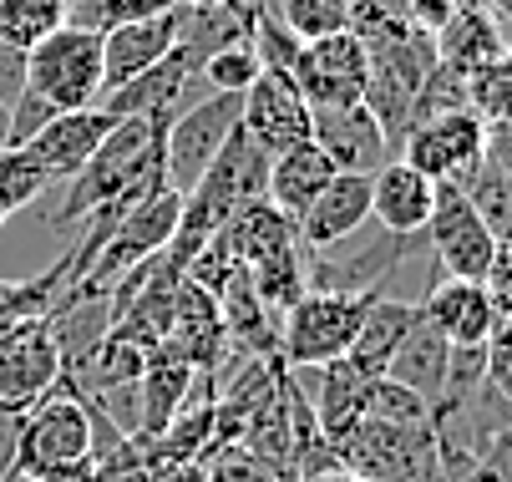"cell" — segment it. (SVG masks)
Instances as JSON below:
<instances>
[{
    "mask_svg": "<svg viewBox=\"0 0 512 482\" xmlns=\"http://www.w3.org/2000/svg\"><path fill=\"white\" fill-rule=\"evenodd\" d=\"M21 422H26V411H16V406H0V482H11V477H16Z\"/></svg>",
    "mask_w": 512,
    "mask_h": 482,
    "instance_id": "41",
    "label": "cell"
},
{
    "mask_svg": "<svg viewBox=\"0 0 512 482\" xmlns=\"http://www.w3.org/2000/svg\"><path fill=\"white\" fill-rule=\"evenodd\" d=\"M16 472L26 482H71L92 472V411L66 381L26 411Z\"/></svg>",
    "mask_w": 512,
    "mask_h": 482,
    "instance_id": "1",
    "label": "cell"
},
{
    "mask_svg": "<svg viewBox=\"0 0 512 482\" xmlns=\"http://www.w3.org/2000/svg\"><path fill=\"white\" fill-rule=\"evenodd\" d=\"M416 310L447 346H487L492 330L502 325L497 310H492L487 285H472V280H436L416 300Z\"/></svg>",
    "mask_w": 512,
    "mask_h": 482,
    "instance_id": "14",
    "label": "cell"
},
{
    "mask_svg": "<svg viewBox=\"0 0 512 482\" xmlns=\"http://www.w3.org/2000/svg\"><path fill=\"white\" fill-rule=\"evenodd\" d=\"M482 168L512 173V117L487 122V148H482Z\"/></svg>",
    "mask_w": 512,
    "mask_h": 482,
    "instance_id": "43",
    "label": "cell"
},
{
    "mask_svg": "<svg viewBox=\"0 0 512 482\" xmlns=\"http://www.w3.org/2000/svg\"><path fill=\"white\" fill-rule=\"evenodd\" d=\"M482 148H487V122L472 107H452V112H431L421 117L406 143H401V163H411L416 173H426L431 183H472L482 173Z\"/></svg>",
    "mask_w": 512,
    "mask_h": 482,
    "instance_id": "7",
    "label": "cell"
},
{
    "mask_svg": "<svg viewBox=\"0 0 512 482\" xmlns=\"http://www.w3.org/2000/svg\"><path fill=\"white\" fill-rule=\"evenodd\" d=\"M477 214L487 219V229L497 239H512V173H497V168H482L472 183H467Z\"/></svg>",
    "mask_w": 512,
    "mask_h": 482,
    "instance_id": "33",
    "label": "cell"
},
{
    "mask_svg": "<svg viewBox=\"0 0 512 482\" xmlns=\"http://www.w3.org/2000/svg\"><path fill=\"white\" fill-rule=\"evenodd\" d=\"M142 482H208L203 462H173V467H153Z\"/></svg>",
    "mask_w": 512,
    "mask_h": 482,
    "instance_id": "44",
    "label": "cell"
},
{
    "mask_svg": "<svg viewBox=\"0 0 512 482\" xmlns=\"http://www.w3.org/2000/svg\"><path fill=\"white\" fill-rule=\"evenodd\" d=\"M239 127L274 158L295 143H310V102L300 97L295 82H284L274 72H259L244 97H239Z\"/></svg>",
    "mask_w": 512,
    "mask_h": 482,
    "instance_id": "12",
    "label": "cell"
},
{
    "mask_svg": "<svg viewBox=\"0 0 512 482\" xmlns=\"http://www.w3.org/2000/svg\"><path fill=\"white\" fill-rule=\"evenodd\" d=\"M46 188H51V173L36 163L31 148H6L0 153V214L6 219H16V209L36 203Z\"/></svg>",
    "mask_w": 512,
    "mask_h": 482,
    "instance_id": "30",
    "label": "cell"
},
{
    "mask_svg": "<svg viewBox=\"0 0 512 482\" xmlns=\"http://www.w3.org/2000/svg\"><path fill=\"white\" fill-rule=\"evenodd\" d=\"M421 239H426L436 269H442V280H472V285L487 280L497 244H502L487 229V219L477 214V203L462 183H436V209H431V224Z\"/></svg>",
    "mask_w": 512,
    "mask_h": 482,
    "instance_id": "5",
    "label": "cell"
},
{
    "mask_svg": "<svg viewBox=\"0 0 512 482\" xmlns=\"http://www.w3.org/2000/svg\"><path fill=\"white\" fill-rule=\"evenodd\" d=\"M365 391H371V376H360L345 356L330 361V366H315V381H310V411H315V422H320V437L330 447H340L360 417H365Z\"/></svg>",
    "mask_w": 512,
    "mask_h": 482,
    "instance_id": "21",
    "label": "cell"
},
{
    "mask_svg": "<svg viewBox=\"0 0 512 482\" xmlns=\"http://www.w3.org/2000/svg\"><path fill=\"white\" fill-rule=\"evenodd\" d=\"M71 285V264L61 254V264H51L36 280H0V340L11 330L31 325V320H46V310L56 305V295Z\"/></svg>",
    "mask_w": 512,
    "mask_h": 482,
    "instance_id": "26",
    "label": "cell"
},
{
    "mask_svg": "<svg viewBox=\"0 0 512 482\" xmlns=\"http://www.w3.org/2000/svg\"><path fill=\"white\" fill-rule=\"evenodd\" d=\"M462 482H512V422L482 447V457L472 462Z\"/></svg>",
    "mask_w": 512,
    "mask_h": 482,
    "instance_id": "36",
    "label": "cell"
},
{
    "mask_svg": "<svg viewBox=\"0 0 512 482\" xmlns=\"http://www.w3.org/2000/svg\"><path fill=\"white\" fill-rule=\"evenodd\" d=\"M300 482H360L350 467H325V472H310V477H300Z\"/></svg>",
    "mask_w": 512,
    "mask_h": 482,
    "instance_id": "46",
    "label": "cell"
},
{
    "mask_svg": "<svg viewBox=\"0 0 512 482\" xmlns=\"http://www.w3.org/2000/svg\"><path fill=\"white\" fill-rule=\"evenodd\" d=\"M365 417L371 422H396V427H421V422H431V406L416 391H406L401 381L376 376L371 391H365Z\"/></svg>",
    "mask_w": 512,
    "mask_h": 482,
    "instance_id": "31",
    "label": "cell"
},
{
    "mask_svg": "<svg viewBox=\"0 0 512 482\" xmlns=\"http://www.w3.org/2000/svg\"><path fill=\"white\" fill-rule=\"evenodd\" d=\"M178 0H71L66 21L82 26V31H117V26H137V21H153V16H168Z\"/></svg>",
    "mask_w": 512,
    "mask_h": 482,
    "instance_id": "28",
    "label": "cell"
},
{
    "mask_svg": "<svg viewBox=\"0 0 512 482\" xmlns=\"http://www.w3.org/2000/svg\"><path fill=\"white\" fill-rule=\"evenodd\" d=\"M467 107H472L482 122H502V117H512V61H507V56L467 82Z\"/></svg>",
    "mask_w": 512,
    "mask_h": 482,
    "instance_id": "34",
    "label": "cell"
},
{
    "mask_svg": "<svg viewBox=\"0 0 512 482\" xmlns=\"http://www.w3.org/2000/svg\"><path fill=\"white\" fill-rule=\"evenodd\" d=\"M416 244L421 234L416 239H401L386 229L350 234L345 244H330L305 259V285L325 295H386V280L416 254Z\"/></svg>",
    "mask_w": 512,
    "mask_h": 482,
    "instance_id": "6",
    "label": "cell"
},
{
    "mask_svg": "<svg viewBox=\"0 0 512 482\" xmlns=\"http://www.w3.org/2000/svg\"><path fill=\"white\" fill-rule=\"evenodd\" d=\"M310 143L330 158L335 173H360L371 178L381 173L396 153L386 143V132L376 122V112L365 102H350V107H315L310 112Z\"/></svg>",
    "mask_w": 512,
    "mask_h": 482,
    "instance_id": "9",
    "label": "cell"
},
{
    "mask_svg": "<svg viewBox=\"0 0 512 482\" xmlns=\"http://www.w3.org/2000/svg\"><path fill=\"white\" fill-rule=\"evenodd\" d=\"M365 72H371V56L365 46L340 31V36H325V41H310L300 51V66H295V82L300 97L315 107H350V102H365Z\"/></svg>",
    "mask_w": 512,
    "mask_h": 482,
    "instance_id": "10",
    "label": "cell"
},
{
    "mask_svg": "<svg viewBox=\"0 0 512 482\" xmlns=\"http://www.w3.org/2000/svg\"><path fill=\"white\" fill-rule=\"evenodd\" d=\"M330 178H335L330 158L315 143H295V148H284V153L269 158V188H264V198L274 203L284 219L300 224L305 209L330 188Z\"/></svg>",
    "mask_w": 512,
    "mask_h": 482,
    "instance_id": "23",
    "label": "cell"
},
{
    "mask_svg": "<svg viewBox=\"0 0 512 482\" xmlns=\"http://www.w3.org/2000/svg\"><path fill=\"white\" fill-rule=\"evenodd\" d=\"M487 295H492V310H497V320H507L512 325V239H502L497 244V259H492V269H487Z\"/></svg>",
    "mask_w": 512,
    "mask_h": 482,
    "instance_id": "39",
    "label": "cell"
},
{
    "mask_svg": "<svg viewBox=\"0 0 512 482\" xmlns=\"http://www.w3.org/2000/svg\"><path fill=\"white\" fill-rule=\"evenodd\" d=\"M21 92H26V51L0 36V102L11 107Z\"/></svg>",
    "mask_w": 512,
    "mask_h": 482,
    "instance_id": "40",
    "label": "cell"
},
{
    "mask_svg": "<svg viewBox=\"0 0 512 482\" xmlns=\"http://www.w3.org/2000/svg\"><path fill=\"white\" fill-rule=\"evenodd\" d=\"M416 325V300H391V295H376L371 300V310H365V320H360V335H355V346H350V366L360 371V376H386V366H391V356L401 351V340H406V330Z\"/></svg>",
    "mask_w": 512,
    "mask_h": 482,
    "instance_id": "24",
    "label": "cell"
},
{
    "mask_svg": "<svg viewBox=\"0 0 512 482\" xmlns=\"http://www.w3.org/2000/svg\"><path fill=\"white\" fill-rule=\"evenodd\" d=\"M239 127V97L234 92H208L203 102L183 107L163 137V173L173 193H193L198 178L213 168V158L224 153L229 132Z\"/></svg>",
    "mask_w": 512,
    "mask_h": 482,
    "instance_id": "8",
    "label": "cell"
},
{
    "mask_svg": "<svg viewBox=\"0 0 512 482\" xmlns=\"http://www.w3.org/2000/svg\"><path fill=\"white\" fill-rule=\"evenodd\" d=\"M168 346L198 371V381L218 396V356L229 346V330H224V310L218 300L198 285V280H183L178 285V300H173V320H168Z\"/></svg>",
    "mask_w": 512,
    "mask_h": 482,
    "instance_id": "13",
    "label": "cell"
},
{
    "mask_svg": "<svg viewBox=\"0 0 512 482\" xmlns=\"http://www.w3.org/2000/svg\"><path fill=\"white\" fill-rule=\"evenodd\" d=\"M371 224V178L360 173H335L330 188L305 209V219L295 224L300 229V244L310 254L330 249V244H345L350 234H360Z\"/></svg>",
    "mask_w": 512,
    "mask_h": 482,
    "instance_id": "17",
    "label": "cell"
},
{
    "mask_svg": "<svg viewBox=\"0 0 512 482\" xmlns=\"http://www.w3.org/2000/svg\"><path fill=\"white\" fill-rule=\"evenodd\" d=\"M66 11H71V0H0V36L31 51L41 36L66 26Z\"/></svg>",
    "mask_w": 512,
    "mask_h": 482,
    "instance_id": "27",
    "label": "cell"
},
{
    "mask_svg": "<svg viewBox=\"0 0 512 482\" xmlns=\"http://www.w3.org/2000/svg\"><path fill=\"white\" fill-rule=\"evenodd\" d=\"M198 56L188 51V46H173L158 66H148L142 77H132V82H122L117 92H107L97 107L102 112H112L117 122H127V117H153V112H178V97L188 92V82L198 77Z\"/></svg>",
    "mask_w": 512,
    "mask_h": 482,
    "instance_id": "18",
    "label": "cell"
},
{
    "mask_svg": "<svg viewBox=\"0 0 512 482\" xmlns=\"http://www.w3.org/2000/svg\"><path fill=\"white\" fill-rule=\"evenodd\" d=\"M279 26L295 36V41H325V36H340L350 26V0H279L274 6Z\"/></svg>",
    "mask_w": 512,
    "mask_h": 482,
    "instance_id": "29",
    "label": "cell"
},
{
    "mask_svg": "<svg viewBox=\"0 0 512 482\" xmlns=\"http://www.w3.org/2000/svg\"><path fill=\"white\" fill-rule=\"evenodd\" d=\"M6 148H11V107L0 102V153H6Z\"/></svg>",
    "mask_w": 512,
    "mask_h": 482,
    "instance_id": "47",
    "label": "cell"
},
{
    "mask_svg": "<svg viewBox=\"0 0 512 482\" xmlns=\"http://www.w3.org/2000/svg\"><path fill=\"white\" fill-rule=\"evenodd\" d=\"M376 295H325L305 290L295 305L279 315V366L284 371H315L340 356H350L360 320Z\"/></svg>",
    "mask_w": 512,
    "mask_h": 482,
    "instance_id": "2",
    "label": "cell"
},
{
    "mask_svg": "<svg viewBox=\"0 0 512 482\" xmlns=\"http://www.w3.org/2000/svg\"><path fill=\"white\" fill-rule=\"evenodd\" d=\"M203 472H208V482H300V477H289V472L259 462L244 447H224V452L203 457Z\"/></svg>",
    "mask_w": 512,
    "mask_h": 482,
    "instance_id": "35",
    "label": "cell"
},
{
    "mask_svg": "<svg viewBox=\"0 0 512 482\" xmlns=\"http://www.w3.org/2000/svg\"><path fill=\"white\" fill-rule=\"evenodd\" d=\"M431 209H436V183L426 173H416L411 163L391 158L381 173H371V219H376V229L416 239V234H426Z\"/></svg>",
    "mask_w": 512,
    "mask_h": 482,
    "instance_id": "16",
    "label": "cell"
},
{
    "mask_svg": "<svg viewBox=\"0 0 512 482\" xmlns=\"http://www.w3.org/2000/svg\"><path fill=\"white\" fill-rule=\"evenodd\" d=\"M447 361H452V346L416 310V325L406 330V340H401V351L391 356L386 376L401 381L406 391H416L426 406H436V396H442V386H447Z\"/></svg>",
    "mask_w": 512,
    "mask_h": 482,
    "instance_id": "25",
    "label": "cell"
},
{
    "mask_svg": "<svg viewBox=\"0 0 512 482\" xmlns=\"http://www.w3.org/2000/svg\"><path fill=\"white\" fill-rule=\"evenodd\" d=\"M264 72L259 56H254V41H239V46H224V51H213L203 66H198V77L208 82V92H234L244 97V87Z\"/></svg>",
    "mask_w": 512,
    "mask_h": 482,
    "instance_id": "32",
    "label": "cell"
},
{
    "mask_svg": "<svg viewBox=\"0 0 512 482\" xmlns=\"http://www.w3.org/2000/svg\"><path fill=\"white\" fill-rule=\"evenodd\" d=\"M173 46H178V6H173L168 16H153V21L107 31V36H102V97L117 92L122 82L142 77L148 66H158Z\"/></svg>",
    "mask_w": 512,
    "mask_h": 482,
    "instance_id": "19",
    "label": "cell"
},
{
    "mask_svg": "<svg viewBox=\"0 0 512 482\" xmlns=\"http://www.w3.org/2000/svg\"><path fill=\"white\" fill-rule=\"evenodd\" d=\"M335 457L360 482H442V452H436L431 422L396 427L360 417V427L335 447Z\"/></svg>",
    "mask_w": 512,
    "mask_h": 482,
    "instance_id": "4",
    "label": "cell"
},
{
    "mask_svg": "<svg viewBox=\"0 0 512 482\" xmlns=\"http://www.w3.org/2000/svg\"><path fill=\"white\" fill-rule=\"evenodd\" d=\"M193 386H198V371L168 346H163L148 356V366H142V376H137V401H142V437H163L168 427H173V417L188 406V396H193Z\"/></svg>",
    "mask_w": 512,
    "mask_h": 482,
    "instance_id": "22",
    "label": "cell"
},
{
    "mask_svg": "<svg viewBox=\"0 0 512 482\" xmlns=\"http://www.w3.org/2000/svg\"><path fill=\"white\" fill-rule=\"evenodd\" d=\"M117 127V117L112 112H102V107H87V112H56L36 137H31V153H36V163L51 173V183L56 178H77L87 163H92V153L107 143V132Z\"/></svg>",
    "mask_w": 512,
    "mask_h": 482,
    "instance_id": "15",
    "label": "cell"
},
{
    "mask_svg": "<svg viewBox=\"0 0 512 482\" xmlns=\"http://www.w3.org/2000/svg\"><path fill=\"white\" fill-rule=\"evenodd\" d=\"M51 117H56V107H51V102H41L36 92H21V97L11 102V148H26V143H31V137H36Z\"/></svg>",
    "mask_w": 512,
    "mask_h": 482,
    "instance_id": "37",
    "label": "cell"
},
{
    "mask_svg": "<svg viewBox=\"0 0 512 482\" xmlns=\"http://www.w3.org/2000/svg\"><path fill=\"white\" fill-rule=\"evenodd\" d=\"M61 381H66V361L56 351L46 320H31V325H21L0 340V406L31 411Z\"/></svg>",
    "mask_w": 512,
    "mask_h": 482,
    "instance_id": "11",
    "label": "cell"
},
{
    "mask_svg": "<svg viewBox=\"0 0 512 482\" xmlns=\"http://www.w3.org/2000/svg\"><path fill=\"white\" fill-rule=\"evenodd\" d=\"M482 11H487L502 31H512V0H482Z\"/></svg>",
    "mask_w": 512,
    "mask_h": 482,
    "instance_id": "45",
    "label": "cell"
},
{
    "mask_svg": "<svg viewBox=\"0 0 512 482\" xmlns=\"http://www.w3.org/2000/svg\"><path fill=\"white\" fill-rule=\"evenodd\" d=\"M502 56H507V36L482 11V0H462V6L452 11V21L436 31V61H442L447 72H457L462 82H472L477 72L497 66Z\"/></svg>",
    "mask_w": 512,
    "mask_h": 482,
    "instance_id": "20",
    "label": "cell"
},
{
    "mask_svg": "<svg viewBox=\"0 0 512 482\" xmlns=\"http://www.w3.org/2000/svg\"><path fill=\"white\" fill-rule=\"evenodd\" d=\"M26 92L56 112H87L102 102V36L82 26H56L26 51Z\"/></svg>",
    "mask_w": 512,
    "mask_h": 482,
    "instance_id": "3",
    "label": "cell"
},
{
    "mask_svg": "<svg viewBox=\"0 0 512 482\" xmlns=\"http://www.w3.org/2000/svg\"><path fill=\"white\" fill-rule=\"evenodd\" d=\"M487 386L512 401V325L502 320L487 340Z\"/></svg>",
    "mask_w": 512,
    "mask_h": 482,
    "instance_id": "38",
    "label": "cell"
},
{
    "mask_svg": "<svg viewBox=\"0 0 512 482\" xmlns=\"http://www.w3.org/2000/svg\"><path fill=\"white\" fill-rule=\"evenodd\" d=\"M457 6H462V0H401V11L411 16V26H421V31H431V36L452 21Z\"/></svg>",
    "mask_w": 512,
    "mask_h": 482,
    "instance_id": "42",
    "label": "cell"
}]
</instances>
